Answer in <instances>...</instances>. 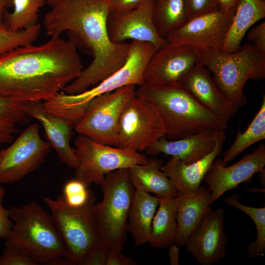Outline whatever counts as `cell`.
Here are the masks:
<instances>
[{
	"instance_id": "obj_1",
	"label": "cell",
	"mask_w": 265,
	"mask_h": 265,
	"mask_svg": "<svg viewBox=\"0 0 265 265\" xmlns=\"http://www.w3.org/2000/svg\"><path fill=\"white\" fill-rule=\"evenodd\" d=\"M50 10L43 25L47 35L60 36L64 31L77 47L93 57L91 64L65 86L62 93L74 95L93 87L126 62L130 43H114L109 38L106 22L109 0H47Z\"/></svg>"
},
{
	"instance_id": "obj_2",
	"label": "cell",
	"mask_w": 265,
	"mask_h": 265,
	"mask_svg": "<svg viewBox=\"0 0 265 265\" xmlns=\"http://www.w3.org/2000/svg\"><path fill=\"white\" fill-rule=\"evenodd\" d=\"M83 65L69 39L19 47L0 55V98L17 102L45 101L77 78Z\"/></svg>"
},
{
	"instance_id": "obj_3",
	"label": "cell",
	"mask_w": 265,
	"mask_h": 265,
	"mask_svg": "<svg viewBox=\"0 0 265 265\" xmlns=\"http://www.w3.org/2000/svg\"><path fill=\"white\" fill-rule=\"evenodd\" d=\"M136 95L156 109L164 124L166 136L175 140L205 131H225L228 123L204 106L178 84L142 85Z\"/></svg>"
},
{
	"instance_id": "obj_4",
	"label": "cell",
	"mask_w": 265,
	"mask_h": 265,
	"mask_svg": "<svg viewBox=\"0 0 265 265\" xmlns=\"http://www.w3.org/2000/svg\"><path fill=\"white\" fill-rule=\"evenodd\" d=\"M8 209L13 225L5 239V247L21 252L38 264L73 265L65 258V246L51 214L41 206L31 201Z\"/></svg>"
},
{
	"instance_id": "obj_5",
	"label": "cell",
	"mask_w": 265,
	"mask_h": 265,
	"mask_svg": "<svg viewBox=\"0 0 265 265\" xmlns=\"http://www.w3.org/2000/svg\"><path fill=\"white\" fill-rule=\"evenodd\" d=\"M125 64L115 73L96 85L77 94L61 92L43 103L50 113L69 121H78L83 116L89 102L101 94L130 85H143L146 65L158 49L147 42L132 40Z\"/></svg>"
},
{
	"instance_id": "obj_6",
	"label": "cell",
	"mask_w": 265,
	"mask_h": 265,
	"mask_svg": "<svg viewBox=\"0 0 265 265\" xmlns=\"http://www.w3.org/2000/svg\"><path fill=\"white\" fill-rule=\"evenodd\" d=\"M199 53L198 63L209 70L219 89L239 108L248 102L243 92L246 82L265 78V52L251 43L232 53L209 50Z\"/></svg>"
},
{
	"instance_id": "obj_7",
	"label": "cell",
	"mask_w": 265,
	"mask_h": 265,
	"mask_svg": "<svg viewBox=\"0 0 265 265\" xmlns=\"http://www.w3.org/2000/svg\"><path fill=\"white\" fill-rule=\"evenodd\" d=\"M100 186L103 200L95 205L99 241L108 250L121 251L125 243L134 185L128 169L123 168L107 174Z\"/></svg>"
},
{
	"instance_id": "obj_8",
	"label": "cell",
	"mask_w": 265,
	"mask_h": 265,
	"mask_svg": "<svg viewBox=\"0 0 265 265\" xmlns=\"http://www.w3.org/2000/svg\"><path fill=\"white\" fill-rule=\"evenodd\" d=\"M64 243L65 258L75 265H83L100 244L95 220V197L90 189L88 199L83 206L73 208L63 196L56 199L43 197Z\"/></svg>"
},
{
	"instance_id": "obj_9",
	"label": "cell",
	"mask_w": 265,
	"mask_h": 265,
	"mask_svg": "<svg viewBox=\"0 0 265 265\" xmlns=\"http://www.w3.org/2000/svg\"><path fill=\"white\" fill-rule=\"evenodd\" d=\"M74 145L79 161L75 169L76 179L87 187L92 184L102 186L109 172L150 160L137 151L103 144L80 134L75 140Z\"/></svg>"
},
{
	"instance_id": "obj_10",
	"label": "cell",
	"mask_w": 265,
	"mask_h": 265,
	"mask_svg": "<svg viewBox=\"0 0 265 265\" xmlns=\"http://www.w3.org/2000/svg\"><path fill=\"white\" fill-rule=\"evenodd\" d=\"M135 86H126L93 98L76 131L99 143L116 146L119 121L126 104L136 94Z\"/></svg>"
},
{
	"instance_id": "obj_11",
	"label": "cell",
	"mask_w": 265,
	"mask_h": 265,
	"mask_svg": "<svg viewBox=\"0 0 265 265\" xmlns=\"http://www.w3.org/2000/svg\"><path fill=\"white\" fill-rule=\"evenodd\" d=\"M165 136L164 124L156 109L135 94L121 114L116 147L137 152L146 150Z\"/></svg>"
},
{
	"instance_id": "obj_12",
	"label": "cell",
	"mask_w": 265,
	"mask_h": 265,
	"mask_svg": "<svg viewBox=\"0 0 265 265\" xmlns=\"http://www.w3.org/2000/svg\"><path fill=\"white\" fill-rule=\"evenodd\" d=\"M51 148L40 136L39 124L29 125L11 145L0 150V185L19 182L39 168Z\"/></svg>"
},
{
	"instance_id": "obj_13",
	"label": "cell",
	"mask_w": 265,
	"mask_h": 265,
	"mask_svg": "<svg viewBox=\"0 0 265 265\" xmlns=\"http://www.w3.org/2000/svg\"><path fill=\"white\" fill-rule=\"evenodd\" d=\"M236 9H219L194 17L168 34L166 42L199 50H221Z\"/></svg>"
},
{
	"instance_id": "obj_14",
	"label": "cell",
	"mask_w": 265,
	"mask_h": 265,
	"mask_svg": "<svg viewBox=\"0 0 265 265\" xmlns=\"http://www.w3.org/2000/svg\"><path fill=\"white\" fill-rule=\"evenodd\" d=\"M199 50L169 44L158 48L149 59L143 74V85L164 86L178 84L198 63Z\"/></svg>"
},
{
	"instance_id": "obj_15",
	"label": "cell",
	"mask_w": 265,
	"mask_h": 265,
	"mask_svg": "<svg viewBox=\"0 0 265 265\" xmlns=\"http://www.w3.org/2000/svg\"><path fill=\"white\" fill-rule=\"evenodd\" d=\"M155 0H145L136 8L125 12L109 13L106 22L108 35L114 43L128 39L147 42L158 49L167 44L154 22Z\"/></svg>"
},
{
	"instance_id": "obj_16",
	"label": "cell",
	"mask_w": 265,
	"mask_h": 265,
	"mask_svg": "<svg viewBox=\"0 0 265 265\" xmlns=\"http://www.w3.org/2000/svg\"><path fill=\"white\" fill-rule=\"evenodd\" d=\"M227 236L224 232V211L210 208L187 238L186 250L202 265L219 263L226 255Z\"/></svg>"
},
{
	"instance_id": "obj_17",
	"label": "cell",
	"mask_w": 265,
	"mask_h": 265,
	"mask_svg": "<svg viewBox=\"0 0 265 265\" xmlns=\"http://www.w3.org/2000/svg\"><path fill=\"white\" fill-rule=\"evenodd\" d=\"M265 166V145L263 143L252 153L246 155L229 166L222 164L221 159L216 158L203 181L211 193V204L227 191L236 188L240 184L249 181Z\"/></svg>"
},
{
	"instance_id": "obj_18",
	"label": "cell",
	"mask_w": 265,
	"mask_h": 265,
	"mask_svg": "<svg viewBox=\"0 0 265 265\" xmlns=\"http://www.w3.org/2000/svg\"><path fill=\"white\" fill-rule=\"evenodd\" d=\"M178 84L227 123L239 109L219 89L209 70L199 63L195 65Z\"/></svg>"
},
{
	"instance_id": "obj_19",
	"label": "cell",
	"mask_w": 265,
	"mask_h": 265,
	"mask_svg": "<svg viewBox=\"0 0 265 265\" xmlns=\"http://www.w3.org/2000/svg\"><path fill=\"white\" fill-rule=\"evenodd\" d=\"M226 139L224 131L217 132L215 145L212 151L200 160L190 164L171 158L160 167L178 193L186 194L197 191L212 162L221 154Z\"/></svg>"
},
{
	"instance_id": "obj_20",
	"label": "cell",
	"mask_w": 265,
	"mask_h": 265,
	"mask_svg": "<svg viewBox=\"0 0 265 265\" xmlns=\"http://www.w3.org/2000/svg\"><path fill=\"white\" fill-rule=\"evenodd\" d=\"M27 103L30 117L41 123L48 143L55 150L59 160L70 168L76 169L79 161L70 143L75 127L67 121L48 112L42 101Z\"/></svg>"
},
{
	"instance_id": "obj_21",
	"label": "cell",
	"mask_w": 265,
	"mask_h": 265,
	"mask_svg": "<svg viewBox=\"0 0 265 265\" xmlns=\"http://www.w3.org/2000/svg\"><path fill=\"white\" fill-rule=\"evenodd\" d=\"M217 132L208 130L175 140H166L163 137L146 150L150 155L163 153L186 164H190L212 151L215 145Z\"/></svg>"
},
{
	"instance_id": "obj_22",
	"label": "cell",
	"mask_w": 265,
	"mask_h": 265,
	"mask_svg": "<svg viewBox=\"0 0 265 265\" xmlns=\"http://www.w3.org/2000/svg\"><path fill=\"white\" fill-rule=\"evenodd\" d=\"M211 193L205 186L190 193L177 196V230L174 243L184 246L191 233L211 208Z\"/></svg>"
},
{
	"instance_id": "obj_23",
	"label": "cell",
	"mask_w": 265,
	"mask_h": 265,
	"mask_svg": "<svg viewBox=\"0 0 265 265\" xmlns=\"http://www.w3.org/2000/svg\"><path fill=\"white\" fill-rule=\"evenodd\" d=\"M133 183L135 190L129 213L127 231L132 235L135 245L138 246L149 242L159 199L145 191L137 183Z\"/></svg>"
},
{
	"instance_id": "obj_24",
	"label": "cell",
	"mask_w": 265,
	"mask_h": 265,
	"mask_svg": "<svg viewBox=\"0 0 265 265\" xmlns=\"http://www.w3.org/2000/svg\"><path fill=\"white\" fill-rule=\"evenodd\" d=\"M265 17V1L240 0L220 51L227 53L238 51L247 30Z\"/></svg>"
},
{
	"instance_id": "obj_25",
	"label": "cell",
	"mask_w": 265,
	"mask_h": 265,
	"mask_svg": "<svg viewBox=\"0 0 265 265\" xmlns=\"http://www.w3.org/2000/svg\"><path fill=\"white\" fill-rule=\"evenodd\" d=\"M161 166L158 160L150 159L148 163L135 165L128 170L132 181L145 191L155 194L158 198L176 197L178 192Z\"/></svg>"
},
{
	"instance_id": "obj_26",
	"label": "cell",
	"mask_w": 265,
	"mask_h": 265,
	"mask_svg": "<svg viewBox=\"0 0 265 265\" xmlns=\"http://www.w3.org/2000/svg\"><path fill=\"white\" fill-rule=\"evenodd\" d=\"M159 199V207L152 221L148 242L158 249L174 244L177 230V197Z\"/></svg>"
},
{
	"instance_id": "obj_27",
	"label": "cell",
	"mask_w": 265,
	"mask_h": 265,
	"mask_svg": "<svg viewBox=\"0 0 265 265\" xmlns=\"http://www.w3.org/2000/svg\"><path fill=\"white\" fill-rule=\"evenodd\" d=\"M189 20L186 0H155L154 24L164 39Z\"/></svg>"
},
{
	"instance_id": "obj_28",
	"label": "cell",
	"mask_w": 265,
	"mask_h": 265,
	"mask_svg": "<svg viewBox=\"0 0 265 265\" xmlns=\"http://www.w3.org/2000/svg\"><path fill=\"white\" fill-rule=\"evenodd\" d=\"M259 111L246 130L241 132L239 129L235 141L223 154L222 163L224 165L233 160L243 151L254 143L265 138V95Z\"/></svg>"
},
{
	"instance_id": "obj_29",
	"label": "cell",
	"mask_w": 265,
	"mask_h": 265,
	"mask_svg": "<svg viewBox=\"0 0 265 265\" xmlns=\"http://www.w3.org/2000/svg\"><path fill=\"white\" fill-rule=\"evenodd\" d=\"M27 102H17L0 98V145L11 143L17 133L18 125L30 119Z\"/></svg>"
},
{
	"instance_id": "obj_30",
	"label": "cell",
	"mask_w": 265,
	"mask_h": 265,
	"mask_svg": "<svg viewBox=\"0 0 265 265\" xmlns=\"http://www.w3.org/2000/svg\"><path fill=\"white\" fill-rule=\"evenodd\" d=\"M47 0H12V12L5 9L3 15V24L10 30L17 31L36 25L38 12Z\"/></svg>"
},
{
	"instance_id": "obj_31",
	"label": "cell",
	"mask_w": 265,
	"mask_h": 265,
	"mask_svg": "<svg viewBox=\"0 0 265 265\" xmlns=\"http://www.w3.org/2000/svg\"><path fill=\"white\" fill-rule=\"evenodd\" d=\"M225 202L247 214L256 227L257 236L247 248L248 256L252 258H261L265 254V208H255L241 204L238 198L231 196L225 199Z\"/></svg>"
},
{
	"instance_id": "obj_32",
	"label": "cell",
	"mask_w": 265,
	"mask_h": 265,
	"mask_svg": "<svg viewBox=\"0 0 265 265\" xmlns=\"http://www.w3.org/2000/svg\"><path fill=\"white\" fill-rule=\"evenodd\" d=\"M41 25H36L24 29L13 31L3 24L0 25V55L19 47L31 44L38 37Z\"/></svg>"
},
{
	"instance_id": "obj_33",
	"label": "cell",
	"mask_w": 265,
	"mask_h": 265,
	"mask_svg": "<svg viewBox=\"0 0 265 265\" xmlns=\"http://www.w3.org/2000/svg\"><path fill=\"white\" fill-rule=\"evenodd\" d=\"M87 188L77 179L67 182L64 185L62 194L67 205L73 208L84 205L89 197L90 189Z\"/></svg>"
},
{
	"instance_id": "obj_34",
	"label": "cell",
	"mask_w": 265,
	"mask_h": 265,
	"mask_svg": "<svg viewBox=\"0 0 265 265\" xmlns=\"http://www.w3.org/2000/svg\"><path fill=\"white\" fill-rule=\"evenodd\" d=\"M35 261L21 252L5 247L0 256V265H37Z\"/></svg>"
},
{
	"instance_id": "obj_35",
	"label": "cell",
	"mask_w": 265,
	"mask_h": 265,
	"mask_svg": "<svg viewBox=\"0 0 265 265\" xmlns=\"http://www.w3.org/2000/svg\"><path fill=\"white\" fill-rule=\"evenodd\" d=\"M189 19L219 9L217 0H186Z\"/></svg>"
},
{
	"instance_id": "obj_36",
	"label": "cell",
	"mask_w": 265,
	"mask_h": 265,
	"mask_svg": "<svg viewBox=\"0 0 265 265\" xmlns=\"http://www.w3.org/2000/svg\"><path fill=\"white\" fill-rule=\"evenodd\" d=\"M5 195V189L0 185V238L2 239H5L8 237L13 225L8 209H5L2 205Z\"/></svg>"
},
{
	"instance_id": "obj_37",
	"label": "cell",
	"mask_w": 265,
	"mask_h": 265,
	"mask_svg": "<svg viewBox=\"0 0 265 265\" xmlns=\"http://www.w3.org/2000/svg\"><path fill=\"white\" fill-rule=\"evenodd\" d=\"M247 39L256 48L265 52V22L250 29L247 34Z\"/></svg>"
},
{
	"instance_id": "obj_38",
	"label": "cell",
	"mask_w": 265,
	"mask_h": 265,
	"mask_svg": "<svg viewBox=\"0 0 265 265\" xmlns=\"http://www.w3.org/2000/svg\"><path fill=\"white\" fill-rule=\"evenodd\" d=\"M145 0H109L110 13H121L132 10Z\"/></svg>"
},
{
	"instance_id": "obj_39",
	"label": "cell",
	"mask_w": 265,
	"mask_h": 265,
	"mask_svg": "<svg viewBox=\"0 0 265 265\" xmlns=\"http://www.w3.org/2000/svg\"><path fill=\"white\" fill-rule=\"evenodd\" d=\"M136 263L119 250H108L105 265H134Z\"/></svg>"
},
{
	"instance_id": "obj_40",
	"label": "cell",
	"mask_w": 265,
	"mask_h": 265,
	"mask_svg": "<svg viewBox=\"0 0 265 265\" xmlns=\"http://www.w3.org/2000/svg\"><path fill=\"white\" fill-rule=\"evenodd\" d=\"M179 252L180 248L178 245L176 244L169 245L168 255L171 265H178L179 264Z\"/></svg>"
},
{
	"instance_id": "obj_41",
	"label": "cell",
	"mask_w": 265,
	"mask_h": 265,
	"mask_svg": "<svg viewBox=\"0 0 265 265\" xmlns=\"http://www.w3.org/2000/svg\"><path fill=\"white\" fill-rule=\"evenodd\" d=\"M240 0H217L219 9L228 10L236 8Z\"/></svg>"
},
{
	"instance_id": "obj_42",
	"label": "cell",
	"mask_w": 265,
	"mask_h": 265,
	"mask_svg": "<svg viewBox=\"0 0 265 265\" xmlns=\"http://www.w3.org/2000/svg\"><path fill=\"white\" fill-rule=\"evenodd\" d=\"M12 0H0V25L3 24V15L4 11L12 7Z\"/></svg>"
},
{
	"instance_id": "obj_43",
	"label": "cell",
	"mask_w": 265,
	"mask_h": 265,
	"mask_svg": "<svg viewBox=\"0 0 265 265\" xmlns=\"http://www.w3.org/2000/svg\"><path fill=\"white\" fill-rule=\"evenodd\" d=\"M260 177V182L261 185L265 186V168L262 170L259 173Z\"/></svg>"
},
{
	"instance_id": "obj_44",
	"label": "cell",
	"mask_w": 265,
	"mask_h": 265,
	"mask_svg": "<svg viewBox=\"0 0 265 265\" xmlns=\"http://www.w3.org/2000/svg\"><path fill=\"white\" fill-rule=\"evenodd\" d=\"M263 0V1H265V0Z\"/></svg>"
}]
</instances>
